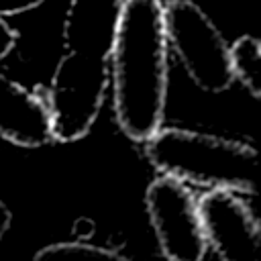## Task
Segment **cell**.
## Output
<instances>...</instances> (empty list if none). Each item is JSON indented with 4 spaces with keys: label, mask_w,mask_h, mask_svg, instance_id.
I'll return each instance as SVG.
<instances>
[{
    "label": "cell",
    "mask_w": 261,
    "mask_h": 261,
    "mask_svg": "<svg viewBox=\"0 0 261 261\" xmlns=\"http://www.w3.org/2000/svg\"><path fill=\"white\" fill-rule=\"evenodd\" d=\"M228 55L234 80L255 100H261V41L253 35H243L228 47Z\"/></svg>",
    "instance_id": "9c48e42d"
},
{
    "label": "cell",
    "mask_w": 261,
    "mask_h": 261,
    "mask_svg": "<svg viewBox=\"0 0 261 261\" xmlns=\"http://www.w3.org/2000/svg\"><path fill=\"white\" fill-rule=\"evenodd\" d=\"M145 155L163 175L210 190L257 194V149L200 130L159 126L145 141Z\"/></svg>",
    "instance_id": "7a4b0ae2"
},
{
    "label": "cell",
    "mask_w": 261,
    "mask_h": 261,
    "mask_svg": "<svg viewBox=\"0 0 261 261\" xmlns=\"http://www.w3.org/2000/svg\"><path fill=\"white\" fill-rule=\"evenodd\" d=\"M120 12L122 0H69L63 16L65 51L108 59Z\"/></svg>",
    "instance_id": "52a82bcc"
},
{
    "label": "cell",
    "mask_w": 261,
    "mask_h": 261,
    "mask_svg": "<svg viewBox=\"0 0 261 261\" xmlns=\"http://www.w3.org/2000/svg\"><path fill=\"white\" fill-rule=\"evenodd\" d=\"M16 45V33L14 29L0 16V59H4Z\"/></svg>",
    "instance_id": "7c38bea8"
},
{
    "label": "cell",
    "mask_w": 261,
    "mask_h": 261,
    "mask_svg": "<svg viewBox=\"0 0 261 261\" xmlns=\"http://www.w3.org/2000/svg\"><path fill=\"white\" fill-rule=\"evenodd\" d=\"M10 220H12V214H10L8 206L0 200V241H2V237L6 234V230H8V226H10Z\"/></svg>",
    "instance_id": "4fadbf2b"
},
{
    "label": "cell",
    "mask_w": 261,
    "mask_h": 261,
    "mask_svg": "<svg viewBox=\"0 0 261 261\" xmlns=\"http://www.w3.org/2000/svg\"><path fill=\"white\" fill-rule=\"evenodd\" d=\"M163 24L167 47L200 90L220 94L232 86L228 43L196 2L169 0L163 6Z\"/></svg>",
    "instance_id": "277c9868"
},
{
    "label": "cell",
    "mask_w": 261,
    "mask_h": 261,
    "mask_svg": "<svg viewBox=\"0 0 261 261\" xmlns=\"http://www.w3.org/2000/svg\"><path fill=\"white\" fill-rule=\"evenodd\" d=\"M149 222L167 261H202L208 249L198 198L179 179L159 175L145 192Z\"/></svg>",
    "instance_id": "5b68a950"
},
{
    "label": "cell",
    "mask_w": 261,
    "mask_h": 261,
    "mask_svg": "<svg viewBox=\"0 0 261 261\" xmlns=\"http://www.w3.org/2000/svg\"><path fill=\"white\" fill-rule=\"evenodd\" d=\"M47 0H0V16H14L39 8Z\"/></svg>",
    "instance_id": "8fae6325"
},
{
    "label": "cell",
    "mask_w": 261,
    "mask_h": 261,
    "mask_svg": "<svg viewBox=\"0 0 261 261\" xmlns=\"http://www.w3.org/2000/svg\"><path fill=\"white\" fill-rule=\"evenodd\" d=\"M33 261H128L114 249H104L80 241L53 243L35 253Z\"/></svg>",
    "instance_id": "30bf717a"
},
{
    "label": "cell",
    "mask_w": 261,
    "mask_h": 261,
    "mask_svg": "<svg viewBox=\"0 0 261 261\" xmlns=\"http://www.w3.org/2000/svg\"><path fill=\"white\" fill-rule=\"evenodd\" d=\"M108 90V59L65 51L51 75L45 106L51 137L73 143L94 126Z\"/></svg>",
    "instance_id": "3957f363"
},
{
    "label": "cell",
    "mask_w": 261,
    "mask_h": 261,
    "mask_svg": "<svg viewBox=\"0 0 261 261\" xmlns=\"http://www.w3.org/2000/svg\"><path fill=\"white\" fill-rule=\"evenodd\" d=\"M0 137L27 149L53 141L45 100L0 73Z\"/></svg>",
    "instance_id": "ba28073f"
},
{
    "label": "cell",
    "mask_w": 261,
    "mask_h": 261,
    "mask_svg": "<svg viewBox=\"0 0 261 261\" xmlns=\"http://www.w3.org/2000/svg\"><path fill=\"white\" fill-rule=\"evenodd\" d=\"M208 247L220 261H261V226L253 210L230 190L198 198Z\"/></svg>",
    "instance_id": "8992f818"
},
{
    "label": "cell",
    "mask_w": 261,
    "mask_h": 261,
    "mask_svg": "<svg viewBox=\"0 0 261 261\" xmlns=\"http://www.w3.org/2000/svg\"><path fill=\"white\" fill-rule=\"evenodd\" d=\"M167 37L161 0H122L108 53V84L120 130L147 141L161 124L167 102Z\"/></svg>",
    "instance_id": "6da1fadb"
}]
</instances>
